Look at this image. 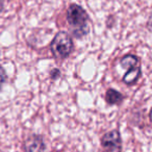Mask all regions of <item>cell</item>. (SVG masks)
Masks as SVG:
<instances>
[{
  "instance_id": "1",
  "label": "cell",
  "mask_w": 152,
  "mask_h": 152,
  "mask_svg": "<svg viewBox=\"0 0 152 152\" xmlns=\"http://www.w3.org/2000/svg\"><path fill=\"white\" fill-rule=\"evenodd\" d=\"M67 19L74 36L78 38L88 32V15L80 7L72 4L68 10Z\"/></svg>"
},
{
  "instance_id": "2",
  "label": "cell",
  "mask_w": 152,
  "mask_h": 152,
  "mask_svg": "<svg viewBox=\"0 0 152 152\" xmlns=\"http://www.w3.org/2000/svg\"><path fill=\"white\" fill-rule=\"evenodd\" d=\"M73 43H72L71 38L67 32L61 31L54 37L51 44V50L53 54L59 58L67 57L72 51Z\"/></svg>"
},
{
  "instance_id": "3",
  "label": "cell",
  "mask_w": 152,
  "mask_h": 152,
  "mask_svg": "<svg viewBox=\"0 0 152 152\" xmlns=\"http://www.w3.org/2000/svg\"><path fill=\"white\" fill-rule=\"evenodd\" d=\"M102 145L106 152H120L121 140L117 130L107 132L102 139Z\"/></svg>"
},
{
  "instance_id": "4",
  "label": "cell",
  "mask_w": 152,
  "mask_h": 152,
  "mask_svg": "<svg viewBox=\"0 0 152 152\" xmlns=\"http://www.w3.org/2000/svg\"><path fill=\"white\" fill-rule=\"evenodd\" d=\"M43 142L42 139L39 137H32L29 140H27L25 144L26 152H42L43 150Z\"/></svg>"
},
{
  "instance_id": "5",
  "label": "cell",
  "mask_w": 152,
  "mask_h": 152,
  "mask_svg": "<svg viewBox=\"0 0 152 152\" xmlns=\"http://www.w3.org/2000/svg\"><path fill=\"white\" fill-rule=\"evenodd\" d=\"M139 76H140V68L133 67V68H131V69H129V71L125 74L123 80H124V83H127V85H131V83H133L139 78Z\"/></svg>"
},
{
  "instance_id": "6",
  "label": "cell",
  "mask_w": 152,
  "mask_h": 152,
  "mask_svg": "<svg viewBox=\"0 0 152 152\" xmlns=\"http://www.w3.org/2000/svg\"><path fill=\"white\" fill-rule=\"evenodd\" d=\"M105 99L110 104H116L122 100V95H121L119 92H117L116 90L110 89L106 92Z\"/></svg>"
},
{
  "instance_id": "7",
  "label": "cell",
  "mask_w": 152,
  "mask_h": 152,
  "mask_svg": "<svg viewBox=\"0 0 152 152\" xmlns=\"http://www.w3.org/2000/svg\"><path fill=\"white\" fill-rule=\"evenodd\" d=\"M137 58L134 55H126L121 59V66L123 68H127V69H131L133 67H137Z\"/></svg>"
},
{
  "instance_id": "8",
  "label": "cell",
  "mask_w": 152,
  "mask_h": 152,
  "mask_svg": "<svg viewBox=\"0 0 152 152\" xmlns=\"http://www.w3.org/2000/svg\"><path fill=\"white\" fill-rule=\"evenodd\" d=\"M7 80V74H5V71L2 67H0V89L3 86V83Z\"/></svg>"
},
{
  "instance_id": "9",
  "label": "cell",
  "mask_w": 152,
  "mask_h": 152,
  "mask_svg": "<svg viewBox=\"0 0 152 152\" xmlns=\"http://www.w3.org/2000/svg\"><path fill=\"white\" fill-rule=\"evenodd\" d=\"M150 119H151V121H152V110H151V112H150Z\"/></svg>"
}]
</instances>
